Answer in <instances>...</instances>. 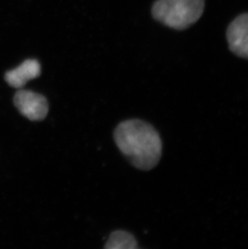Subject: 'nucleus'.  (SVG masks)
I'll return each instance as SVG.
<instances>
[{
  "mask_svg": "<svg viewBox=\"0 0 248 249\" xmlns=\"http://www.w3.org/2000/svg\"><path fill=\"white\" fill-rule=\"evenodd\" d=\"M118 148L127 160L142 170L157 166L162 155V141L152 125L141 120L120 123L114 132Z\"/></svg>",
  "mask_w": 248,
  "mask_h": 249,
  "instance_id": "1",
  "label": "nucleus"
},
{
  "mask_svg": "<svg viewBox=\"0 0 248 249\" xmlns=\"http://www.w3.org/2000/svg\"><path fill=\"white\" fill-rule=\"evenodd\" d=\"M205 0H157L152 8L157 21L176 30L192 26L203 14Z\"/></svg>",
  "mask_w": 248,
  "mask_h": 249,
  "instance_id": "2",
  "label": "nucleus"
},
{
  "mask_svg": "<svg viewBox=\"0 0 248 249\" xmlns=\"http://www.w3.org/2000/svg\"><path fill=\"white\" fill-rule=\"evenodd\" d=\"M14 104L18 111L32 121H41L47 116L49 104L42 94L28 89H19L14 96Z\"/></svg>",
  "mask_w": 248,
  "mask_h": 249,
  "instance_id": "3",
  "label": "nucleus"
},
{
  "mask_svg": "<svg viewBox=\"0 0 248 249\" xmlns=\"http://www.w3.org/2000/svg\"><path fill=\"white\" fill-rule=\"evenodd\" d=\"M227 39L234 54L248 60V13L240 15L230 24Z\"/></svg>",
  "mask_w": 248,
  "mask_h": 249,
  "instance_id": "4",
  "label": "nucleus"
},
{
  "mask_svg": "<svg viewBox=\"0 0 248 249\" xmlns=\"http://www.w3.org/2000/svg\"><path fill=\"white\" fill-rule=\"evenodd\" d=\"M40 64L35 59H28L20 66L5 73V81L10 87L21 89L30 80L40 76Z\"/></svg>",
  "mask_w": 248,
  "mask_h": 249,
  "instance_id": "5",
  "label": "nucleus"
},
{
  "mask_svg": "<svg viewBox=\"0 0 248 249\" xmlns=\"http://www.w3.org/2000/svg\"><path fill=\"white\" fill-rule=\"evenodd\" d=\"M105 249H138V246L136 238L131 233L125 231H116L110 234Z\"/></svg>",
  "mask_w": 248,
  "mask_h": 249,
  "instance_id": "6",
  "label": "nucleus"
}]
</instances>
